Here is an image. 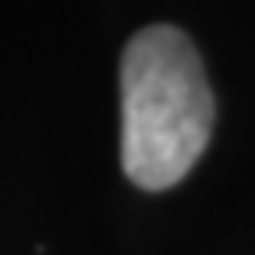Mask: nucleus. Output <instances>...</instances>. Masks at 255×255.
Wrapping results in <instances>:
<instances>
[{
    "label": "nucleus",
    "instance_id": "1",
    "mask_svg": "<svg viewBox=\"0 0 255 255\" xmlns=\"http://www.w3.org/2000/svg\"><path fill=\"white\" fill-rule=\"evenodd\" d=\"M216 100L202 57L181 28L149 25L121 57V167L142 191L188 177L209 145Z\"/></svg>",
    "mask_w": 255,
    "mask_h": 255
}]
</instances>
